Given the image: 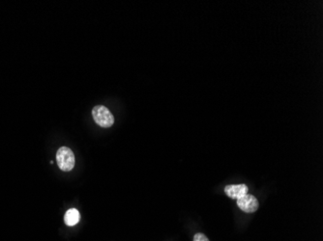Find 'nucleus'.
<instances>
[{"mask_svg":"<svg viewBox=\"0 0 323 241\" xmlns=\"http://www.w3.org/2000/svg\"><path fill=\"white\" fill-rule=\"evenodd\" d=\"M92 116L95 122L101 127H110L114 123V117L104 105H97L92 109Z\"/></svg>","mask_w":323,"mask_h":241,"instance_id":"f257e3e1","label":"nucleus"},{"mask_svg":"<svg viewBox=\"0 0 323 241\" xmlns=\"http://www.w3.org/2000/svg\"><path fill=\"white\" fill-rule=\"evenodd\" d=\"M56 161L58 167L63 172H70L75 166V155L72 150L67 147H61L56 153Z\"/></svg>","mask_w":323,"mask_h":241,"instance_id":"f03ea898","label":"nucleus"},{"mask_svg":"<svg viewBox=\"0 0 323 241\" xmlns=\"http://www.w3.org/2000/svg\"><path fill=\"white\" fill-rule=\"evenodd\" d=\"M237 206L244 212L252 213L257 210L259 204H258L257 199L254 196L250 195V194H246L245 196H243L242 198L237 200Z\"/></svg>","mask_w":323,"mask_h":241,"instance_id":"7ed1b4c3","label":"nucleus"},{"mask_svg":"<svg viewBox=\"0 0 323 241\" xmlns=\"http://www.w3.org/2000/svg\"><path fill=\"white\" fill-rule=\"evenodd\" d=\"M248 186L246 184H231L225 187V193L231 199H240L248 194Z\"/></svg>","mask_w":323,"mask_h":241,"instance_id":"20e7f679","label":"nucleus"},{"mask_svg":"<svg viewBox=\"0 0 323 241\" xmlns=\"http://www.w3.org/2000/svg\"><path fill=\"white\" fill-rule=\"evenodd\" d=\"M80 218H81V215H80V212L78 211V209L72 208L66 212V214L64 216V221L67 226L73 227L79 223Z\"/></svg>","mask_w":323,"mask_h":241,"instance_id":"39448f33","label":"nucleus"},{"mask_svg":"<svg viewBox=\"0 0 323 241\" xmlns=\"http://www.w3.org/2000/svg\"><path fill=\"white\" fill-rule=\"evenodd\" d=\"M194 241H209V240L203 234H197L194 237Z\"/></svg>","mask_w":323,"mask_h":241,"instance_id":"423d86ee","label":"nucleus"}]
</instances>
